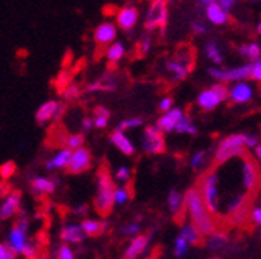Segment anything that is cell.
<instances>
[{"mask_svg": "<svg viewBox=\"0 0 261 259\" xmlns=\"http://www.w3.org/2000/svg\"><path fill=\"white\" fill-rule=\"evenodd\" d=\"M227 242H228V236L219 230H216L215 233H212L205 238V245L208 250H221L227 245Z\"/></svg>", "mask_w": 261, "mask_h": 259, "instance_id": "31", "label": "cell"}, {"mask_svg": "<svg viewBox=\"0 0 261 259\" xmlns=\"http://www.w3.org/2000/svg\"><path fill=\"white\" fill-rule=\"evenodd\" d=\"M64 112H65V106L62 103H59L56 100L45 101L36 110V123L39 126H44L50 121H59L62 118Z\"/></svg>", "mask_w": 261, "mask_h": 259, "instance_id": "10", "label": "cell"}, {"mask_svg": "<svg viewBox=\"0 0 261 259\" xmlns=\"http://www.w3.org/2000/svg\"><path fill=\"white\" fill-rule=\"evenodd\" d=\"M246 148H244V134H235L225 137L215 152V161L218 165L224 161L235 158V157H246Z\"/></svg>", "mask_w": 261, "mask_h": 259, "instance_id": "5", "label": "cell"}, {"mask_svg": "<svg viewBox=\"0 0 261 259\" xmlns=\"http://www.w3.org/2000/svg\"><path fill=\"white\" fill-rule=\"evenodd\" d=\"M81 127H83V131H84V132H89L90 129L93 127L92 118H89V117H84V118H83V121H81Z\"/></svg>", "mask_w": 261, "mask_h": 259, "instance_id": "57", "label": "cell"}, {"mask_svg": "<svg viewBox=\"0 0 261 259\" xmlns=\"http://www.w3.org/2000/svg\"><path fill=\"white\" fill-rule=\"evenodd\" d=\"M117 33H118V28L114 22L100 23L93 31V42H95L96 48L101 51H106V48L115 42Z\"/></svg>", "mask_w": 261, "mask_h": 259, "instance_id": "9", "label": "cell"}, {"mask_svg": "<svg viewBox=\"0 0 261 259\" xmlns=\"http://www.w3.org/2000/svg\"><path fill=\"white\" fill-rule=\"evenodd\" d=\"M188 247L190 245L187 244V241L184 238L177 236L176 241H174V254H176V257H179V259L185 257V254L188 253Z\"/></svg>", "mask_w": 261, "mask_h": 259, "instance_id": "45", "label": "cell"}, {"mask_svg": "<svg viewBox=\"0 0 261 259\" xmlns=\"http://www.w3.org/2000/svg\"><path fill=\"white\" fill-rule=\"evenodd\" d=\"M232 216V223H235V225H240V226H243L249 219H250V213H249V205L247 207H244V208H241V210H238L237 213H233V214H230Z\"/></svg>", "mask_w": 261, "mask_h": 259, "instance_id": "43", "label": "cell"}, {"mask_svg": "<svg viewBox=\"0 0 261 259\" xmlns=\"http://www.w3.org/2000/svg\"><path fill=\"white\" fill-rule=\"evenodd\" d=\"M143 124V118L140 117H136V118H127V120H123L121 123H118L115 131H120V132H126L129 129H137Z\"/></svg>", "mask_w": 261, "mask_h": 259, "instance_id": "39", "label": "cell"}, {"mask_svg": "<svg viewBox=\"0 0 261 259\" xmlns=\"http://www.w3.org/2000/svg\"><path fill=\"white\" fill-rule=\"evenodd\" d=\"M124 53H126V47H124V44L120 42V41H115L114 44H111V45L106 48V51H105L106 59H108V62H109V66H117V64L123 59Z\"/></svg>", "mask_w": 261, "mask_h": 259, "instance_id": "27", "label": "cell"}, {"mask_svg": "<svg viewBox=\"0 0 261 259\" xmlns=\"http://www.w3.org/2000/svg\"><path fill=\"white\" fill-rule=\"evenodd\" d=\"M184 210L190 214L191 223L196 226V230L201 233V236H208L218 230V223L213 214L208 213L205 208L201 194L198 188H188L184 194Z\"/></svg>", "mask_w": 261, "mask_h": 259, "instance_id": "1", "label": "cell"}, {"mask_svg": "<svg viewBox=\"0 0 261 259\" xmlns=\"http://www.w3.org/2000/svg\"><path fill=\"white\" fill-rule=\"evenodd\" d=\"M244 207H247V197L244 196V194L233 196V197L228 199V202H227V208H228V213H230V214L237 213L238 210H241Z\"/></svg>", "mask_w": 261, "mask_h": 259, "instance_id": "36", "label": "cell"}, {"mask_svg": "<svg viewBox=\"0 0 261 259\" xmlns=\"http://www.w3.org/2000/svg\"><path fill=\"white\" fill-rule=\"evenodd\" d=\"M56 180L45 177V176H33L30 179V191L35 194L36 197L41 196H50L56 189Z\"/></svg>", "mask_w": 261, "mask_h": 259, "instance_id": "17", "label": "cell"}, {"mask_svg": "<svg viewBox=\"0 0 261 259\" xmlns=\"http://www.w3.org/2000/svg\"><path fill=\"white\" fill-rule=\"evenodd\" d=\"M16 257H17V254L8 244L0 242V259H16Z\"/></svg>", "mask_w": 261, "mask_h": 259, "instance_id": "49", "label": "cell"}, {"mask_svg": "<svg viewBox=\"0 0 261 259\" xmlns=\"http://www.w3.org/2000/svg\"><path fill=\"white\" fill-rule=\"evenodd\" d=\"M250 219H252V222L255 223V225H258V226H261V208H253L252 210V213H250Z\"/></svg>", "mask_w": 261, "mask_h": 259, "instance_id": "55", "label": "cell"}, {"mask_svg": "<svg viewBox=\"0 0 261 259\" xmlns=\"http://www.w3.org/2000/svg\"><path fill=\"white\" fill-rule=\"evenodd\" d=\"M205 157H207L205 151H198L196 154H193L191 158H190V166H191L193 169H199V168L204 165Z\"/></svg>", "mask_w": 261, "mask_h": 259, "instance_id": "46", "label": "cell"}, {"mask_svg": "<svg viewBox=\"0 0 261 259\" xmlns=\"http://www.w3.org/2000/svg\"><path fill=\"white\" fill-rule=\"evenodd\" d=\"M81 93H83V89H81L78 84H75V82L69 84L67 87H65V89L61 92L62 98H64L65 101H69V103L76 101V100L80 98V96H81Z\"/></svg>", "mask_w": 261, "mask_h": 259, "instance_id": "33", "label": "cell"}, {"mask_svg": "<svg viewBox=\"0 0 261 259\" xmlns=\"http://www.w3.org/2000/svg\"><path fill=\"white\" fill-rule=\"evenodd\" d=\"M255 157H256V160L261 163V143H258V146L255 148Z\"/></svg>", "mask_w": 261, "mask_h": 259, "instance_id": "58", "label": "cell"}, {"mask_svg": "<svg viewBox=\"0 0 261 259\" xmlns=\"http://www.w3.org/2000/svg\"><path fill=\"white\" fill-rule=\"evenodd\" d=\"M72 158V151L67 148L59 149L50 160L45 161V169L47 171H56V169H67Z\"/></svg>", "mask_w": 261, "mask_h": 259, "instance_id": "20", "label": "cell"}, {"mask_svg": "<svg viewBox=\"0 0 261 259\" xmlns=\"http://www.w3.org/2000/svg\"><path fill=\"white\" fill-rule=\"evenodd\" d=\"M139 17H140L139 8L133 4H126L117 11L114 23L117 25V28H120L123 31H133L139 22Z\"/></svg>", "mask_w": 261, "mask_h": 259, "instance_id": "11", "label": "cell"}, {"mask_svg": "<svg viewBox=\"0 0 261 259\" xmlns=\"http://www.w3.org/2000/svg\"><path fill=\"white\" fill-rule=\"evenodd\" d=\"M59 238L64 244L69 245V244H81L86 236L81 230L80 223H65L61 228Z\"/></svg>", "mask_w": 261, "mask_h": 259, "instance_id": "19", "label": "cell"}, {"mask_svg": "<svg viewBox=\"0 0 261 259\" xmlns=\"http://www.w3.org/2000/svg\"><path fill=\"white\" fill-rule=\"evenodd\" d=\"M86 210H87L86 205H78V207L75 208V213H76V214H83V213H86Z\"/></svg>", "mask_w": 261, "mask_h": 259, "instance_id": "59", "label": "cell"}, {"mask_svg": "<svg viewBox=\"0 0 261 259\" xmlns=\"http://www.w3.org/2000/svg\"><path fill=\"white\" fill-rule=\"evenodd\" d=\"M69 84H72V73H70V70H62V72H59L58 76H56V79H55L56 90L61 93Z\"/></svg>", "mask_w": 261, "mask_h": 259, "instance_id": "38", "label": "cell"}, {"mask_svg": "<svg viewBox=\"0 0 261 259\" xmlns=\"http://www.w3.org/2000/svg\"><path fill=\"white\" fill-rule=\"evenodd\" d=\"M219 177L215 169L204 172L199 179V185L196 186L201 194V199L208 210L210 214L219 213V189H218Z\"/></svg>", "mask_w": 261, "mask_h": 259, "instance_id": "3", "label": "cell"}, {"mask_svg": "<svg viewBox=\"0 0 261 259\" xmlns=\"http://www.w3.org/2000/svg\"><path fill=\"white\" fill-rule=\"evenodd\" d=\"M129 200H130V192L126 188H123V186L115 188V192H114V205L121 207V205H126Z\"/></svg>", "mask_w": 261, "mask_h": 259, "instance_id": "41", "label": "cell"}, {"mask_svg": "<svg viewBox=\"0 0 261 259\" xmlns=\"http://www.w3.org/2000/svg\"><path fill=\"white\" fill-rule=\"evenodd\" d=\"M92 166V152L87 148H80L76 151H72V158L69 163V172L70 174H83Z\"/></svg>", "mask_w": 261, "mask_h": 259, "instance_id": "13", "label": "cell"}, {"mask_svg": "<svg viewBox=\"0 0 261 259\" xmlns=\"http://www.w3.org/2000/svg\"><path fill=\"white\" fill-rule=\"evenodd\" d=\"M252 70H250V76L255 79V81H261V61H256L252 64Z\"/></svg>", "mask_w": 261, "mask_h": 259, "instance_id": "53", "label": "cell"}, {"mask_svg": "<svg viewBox=\"0 0 261 259\" xmlns=\"http://www.w3.org/2000/svg\"><path fill=\"white\" fill-rule=\"evenodd\" d=\"M151 36L149 35H143L142 38H140V41H139V44H137V51H139V54L140 56H145V54H148L149 53V50H151Z\"/></svg>", "mask_w": 261, "mask_h": 259, "instance_id": "47", "label": "cell"}, {"mask_svg": "<svg viewBox=\"0 0 261 259\" xmlns=\"http://www.w3.org/2000/svg\"><path fill=\"white\" fill-rule=\"evenodd\" d=\"M55 257L56 259H76L75 257V251L67 244H62V245L58 247V250L55 253Z\"/></svg>", "mask_w": 261, "mask_h": 259, "instance_id": "44", "label": "cell"}, {"mask_svg": "<svg viewBox=\"0 0 261 259\" xmlns=\"http://www.w3.org/2000/svg\"><path fill=\"white\" fill-rule=\"evenodd\" d=\"M184 110L180 107H173L171 110L165 112V113H162L160 118L157 120L155 123V127L159 129V131L162 134H168V132H173L177 123L184 118Z\"/></svg>", "mask_w": 261, "mask_h": 259, "instance_id": "16", "label": "cell"}, {"mask_svg": "<svg viewBox=\"0 0 261 259\" xmlns=\"http://www.w3.org/2000/svg\"><path fill=\"white\" fill-rule=\"evenodd\" d=\"M259 236H261V226H259Z\"/></svg>", "mask_w": 261, "mask_h": 259, "instance_id": "63", "label": "cell"}, {"mask_svg": "<svg viewBox=\"0 0 261 259\" xmlns=\"http://www.w3.org/2000/svg\"><path fill=\"white\" fill-rule=\"evenodd\" d=\"M191 31H193V35H205L208 28L204 22H199V20H196L191 23Z\"/></svg>", "mask_w": 261, "mask_h": 259, "instance_id": "52", "label": "cell"}, {"mask_svg": "<svg viewBox=\"0 0 261 259\" xmlns=\"http://www.w3.org/2000/svg\"><path fill=\"white\" fill-rule=\"evenodd\" d=\"M212 89H213V92L221 98V101H225V100L228 98V89H227V85L218 82V84H215Z\"/></svg>", "mask_w": 261, "mask_h": 259, "instance_id": "50", "label": "cell"}, {"mask_svg": "<svg viewBox=\"0 0 261 259\" xmlns=\"http://www.w3.org/2000/svg\"><path fill=\"white\" fill-rule=\"evenodd\" d=\"M114 177L106 165L100 166L96 171V192H95V211L100 216H109L114 210Z\"/></svg>", "mask_w": 261, "mask_h": 259, "instance_id": "2", "label": "cell"}, {"mask_svg": "<svg viewBox=\"0 0 261 259\" xmlns=\"http://www.w3.org/2000/svg\"><path fill=\"white\" fill-rule=\"evenodd\" d=\"M210 259H221V257H210Z\"/></svg>", "mask_w": 261, "mask_h": 259, "instance_id": "62", "label": "cell"}, {"mask_svg": "<svg viewBox=\"0 0 261 259\" xmlns=\"http://www.w3.org/2000/svg\"><path fill=\"white\" fill-rule=\"evenodd\" d=\"M205 10V16L207 19L213 23V25H224L228 22V13H225L218 2L215 0H210L208 5L204 8Z\"/></svg>", "mask_w": 261, "mask_h": 259, "instance_id": "24", "label": "cell"}, {"mask_svg": "<svg viewBox=\"0 0 261 259\" xmlns=\"http://www.w3.org/2000/svg\"><path fill=\"white\" fill-rule=\"evenodd\" d=\"M250 66H240L235 69H208V75L215 78L219 84L222 82H244L250 78Z\"/></svg>", "mask_w": 261, "mask_h": 259, "instance_id": "8", "label": "cell"}, {"mask_svg": "<svg viewBox=\"0 0 261 259\" xmlns=\"http://www.w3.org/2000/svg\"><path fill=\"white\" fill-rule=\"evenodd\" d=\"M62 143H65V148L70 151H76L84 146V135L83 134H70V135H64Z\"/></svg>", "mask_w": 261, "mask_h": 259, "instance_id": "35", "label": "cell"}, {"mask_svg": "<svg viewBox=\"0 0 261 259\" xmlns=\"http://www.w3.org/2000/svg\"><path fill=\"white\" fill-rule=\"evenodd\" d=\"M120 233L123 236H129V238H136L140 235V223L139 222H129L126 225H123L120 228Z\"/></svg>", "mask_w": 261, "mask_h": 259, "instance_id": "42", "label": "cell"}, {"mask_svg": "<svg viewBox=\"0 0 261 259\" xmlns=\"http://www.w3.org/2000/svg\"><path fill=\"white\" fill-rule=\"evenodd\" d=\"M16 254H20L22 250L25 248V245L28 244V236H27V232L20 230L19 226H13L8 233V242H7Z\"/></svg>", "mask_w": 261, "mask_h": 259, "instance_id": "23", "label": "cell"}, {"mask_svg": "<svg viewBox=\"0 0 261 259\" xmlns=\"http://www.w3.org/2000/svg\"><path fill=\"white\" fill-rule=\"evenodd\" d=\"M168 23V2L165 0H154L151 2L146 17H145V28L146 31H155L165 33V28Z\"/></svg>", "mask_w": 261, "mask_h": 259, "instance_id": "6", "label": "cell"}, {"mask_svg": "<svg viewBox=\"0 0 261 259\" xmlns=\"http://www.w3.org/2000/svg\"><path fill=\"white\" fill-rule=\"evenodd\" d=\"M221 103V98L213 92V89H205L198 95V106L204 110H213Z\"/></svg>", "mask_w": 261, "mask_h": 259, "instance_id": "26", "label": "cell"}, {"mask_svg": "<svg viewBox=\"0 0 261 259\" xmlns=\"http://www.w3.org/2000/svg\"><path fill=\"white\" fill-rule=\"evenodd\" d=\"M16 169H17V166H16V163H14L13 160L5 161V163L0 165V179H2V180H10L16 174Z\"/></svg>", "mask_w": 261, "mask_h": 259, "instance_id": "40", "label": "cell"}, {"mask_svg": "<svg viewBox=\"0 0 261 259\" xmlns=\"http://www.w3.org/2000/svg\"><path fill=\"white\" fill-rule=\"evenodd\" d=\"M243 186L253 192L259 186V169L250 157H243Z\"/></svg>", "mask_w": 261, "mask_h": 259, "instance_id": "14", "label": "cell"}, {"mask_svg": "<svg viewBox=\"0 0 261 259\" xmlns=\"http://www.w3.org/2000/svg\"><path fill=\"white\" fill-rule=\"evenodd\" d=\"M174 131H176L177 134H190V135H196V134H198V127H196V126L193 124V121H191V118H190V117H184V118L177 123V126H176Z\"/></svg>", "mask_w": 261, "mask_h": 259, "instance_id": "34", "label": "cell"}, {"mask_svg": "<svg viewBox=\"0 0 261 259\" xmlns=\"http://www.w3.org/2000/svg\"><path fill=\"white\" fill-rule=\"evenodd\" d=\"M20 202L22 192L17 189H11L2 200V205H0V220H10L17 216V213L20 211Z\"/></svg>", "mask_w": 261, "mask_h": 259, "instance_id": "12", "label": "cell"}, {"mask_svg": "<svg viewBox=\"0 0 261 259\" xmlns=\"http://www.w3.org/2000/svg\"><path fill=\"white\" fill-rule=\"evenodd\" d=\"M171 109H173V98H171V96H163V98L160 100V103H159V110L162 113H165V112H168Z\"/></svg>", "mask_w": 261, "mask_h": 259, "instance_id": "51", "label": "cell"}, {"mask_svg": "<svg viewBox=\"0 0 261 259\" xmlns=\"http://www.w3.org/2000/svg\"><path fill=\"white\" fill-rule=\"evenodd\" d=\"M130 176H133V172H130V169L127 166H118L115 169V174H114L115 180L121 182V183H127L130 180Z\"/></svg>", "mask_w": 261, "mask_h": 259, "instance_id": "48", "label": "cell"}, {"mask_svg": "<svg viewBox=\"0 0 261 259\" xmlns=\"http://www.w3.org/2000/svg\"><path fill=\"white\" fill-rule=\"evenodd\" d=\"M258 146V138L255 135L244 134V148H256Z\"/></svg>", "mask_w": 261, "mask_h": 259, "instance_id": "54", "label": "cell"}, {"mask_svg": "<svg viewBox=\"0 0 261 259\" xmlns=\"http://www.w3.org/2000/svg\"><path fill=\"white\" fill-rule=\"evenodd\" d=\"M219 7L225 11V13H228V11H230L233 7H235V2H233V0H219Z\"/></svg>", "mask_w": 261, "mask_h": 259, "instance_id": "56", "label": "cell"}, {"mask_svg": "<svg viewBox=\"0 0 261 259\" xmlns=\"http://www.w3.org/2000/svg\"><path fill=\"white\" fill-rule=\"evenodd\" d=\"M256 31H258V33L261 35V22L258 23V26H256Z\"/></svg>", "mask_w": 261, "mask_h": 259, "instance_id": "61", "label": "cell"}, {"mask_svg": "<svg viewBox=\"0 0 261 259\" xmlns=\"http://www.w3.org/2000/svg\"><path fill=\"white\" fill-rule=\"evenodd\" d=\"M142 148L146 154H151V155H157V154L165 152V149H167L165 137H163V134L155 126L145 127L143 137H142Z\"/></svg>", "mask_w": 261, "mask_h": 259, "instance_id": "7", "label": "cell"}, {"mask_svg": "<svg viewBox=\"0 0 261 259\" xmlns=\"http://www.w3.org/2000/svg\"><path fill=\"white\" fill-rule=\"evenodd\" d=\"M252 95H253L252 87L249 84H246V82L235 84L230 89V92H228V96H230V98L233 100V103H237V104H244V103L250 101Z\"/></svg>", "mask_w": 261, "mask_h": 259, "instance_id": "25", "label": "cell"}, {"mask_svg": "<svg viewBox=\"0 0 261 259\" xmlns=\"http://www.w3.org/2000/svg\"><path fill=\"white\" fill-rule=\"evenodd\" d=\"M240 54L243 57H247L253 62L261 61V47L258 44H247L240 47Z\"/></svg>", "mask_w": 261, "mask_h": 259, "instance_id": "32", "label": "cell"}, {"mask_svg": "<svg viewBox=\"0 0 261 259\" xmlns=\"http://www.w3.org/2000/svg\"><path fill=\"white\" fill-rule=\"evenodd\" d=\"M193 64H194V53L191 45H180L174 53V56L170 61H167L165 69L171 75L173 81H184L190 75Z\"/></svg>", "mask_w": 261, "mask_h": 259, "instance_id": "4", "label": "cell"}, {"mask_svg": "<svg viewBox=\"0 0 261 259\" xmlns=\"http://www.w3.org/2000/svg\"><path fill=\"white\" fill-rule=\"evenodd\" d=\"M117 89V79L112 73H105L101 78L90 82L86 87L87 93H96V92H114Z\"/></svg>", "mask_w": 261, "mask_h": 259, "instance_id": "21", "label": "cell"}, {"mask_svg": "<svg viewBox=\"0 0 261 259\" xmlns=\"http://www.w3.org/2000/svg\"><path fill=\"white\" fill-rule=\"evenodd\" d=\"M81 230L84 233L86 238H96L101 236L108 232L109 228V222L108 220H98V219H83V222L80 223Z\"/></svg>", "mask_w": 261, "mask_h": 259, "instance_id": "18", "label": "cell"}, {"mask_svg": "<svg viewBox=\"0 0 261 259\" xmlns=\"http://www.w3.org/2000/svg\"><path fill=\"white\" fill-rule=\"evenodd\" d=\"M180 238H184L187 241L188 245H196V244H199L202 241V236L201 233L196 230V226L190 222V223H184L182 225V228H180Z\"/></svg>", "mask_w": 261, "mask_h": 259, "instance_id": "29", "label": "cell"}, {"mask_svg": "<svg viewBox=\"0 0 261 259\" xmlns=\"http://www.w3.org/2000/svg\"><path fill=\"white\" fill-rule=\"evenodd\" d=\"M168 207H170V211L174 217H180L182 216V211H184V196L177 191V189H171L168 192Z\"/></svg>", "mask_w": 261, "mask_h": 259, "instance_id": "28", "label": "cell"}, {"mask_svg": "<svg viewBox=\"0 0 261 259\" xmlns=\"http://www.w3.org/2000/svg\"><path fill=\"white\" fill-rule=\"evenodd\" d=\"M205 56L210 61H213L215 64H221L222 62V54H221L219 47H218V44L215 41H208L205 44Z\"/></svg>", "mask_w": 261, "mask_h": 259, "instance_id": "37", "label": "cell"}, {"mask_svg": "<svg viewBox=\"0 0 261 259\" xmlns=\"http://www.w3.org/2000/svg\"><path fill=\"white\" fill-rule=\"evenodd\" d=\"M109 141L112 143V146H115L121 154L124 155H134L136 152V146L134 143L129 140V137H126L124 132L120 131H114L109 137Z\"/></svg>", "mask_w": 261, "mask_h": 259, "instance_id": "22", "label": "cell"}, {"mask_svg": "<svg viewBox=\"0 0 261 259\" xmlns=\"http://www.w3.org/2000/svg\"><path fill=\"white\" fill-rule=\"evenodd\" d=\"M38 259H51V257H50L48 254H42V256H39Z\"/></svg>", "mask_w": 261, "mask_h": 259, "instance_id": "60", "label": "cell"}, {"mask_svg": "<svg viewBox=\"0 0 261 259\" xmlns=\"http://www.w3.org/2000/svg\"><path fill=\"white\" fill-rule=\"evenodd\" d=\"M109 120H111L109 109H106L103 106H96L93 109V118H92L93 127H96V129H105V127H108Z\"/></svg>", "mask_w": 261, "mask_h": 259, "instance_id": "30", "label": "cell"}, {"mask_svg": "<svg viewBox=\"0 0 261 259\" xmlns=\"http://www.w3.org/2000/svg\"><path fill=\"white\" fill-rule=\"evenodd\" d=\"M152 235H154V230L149 232V235H139V236L130 239L121 259H139L146 251V248L149 245V239L152 238Z\"/></svg>", "mask_w": 261, "mask_h": 259, "instance_id": "15", "label": "cell"}]
</instances>
